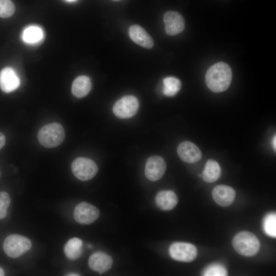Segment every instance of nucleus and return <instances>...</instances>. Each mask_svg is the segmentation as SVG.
<instances>
[{"mask_svg": "<svg viewBox=\"0 0 276 276\" xmlns=\"http://www.w3.org/2000/svg\"><path fill=\"white\" fill-rule=\"evenodd\" d=\"M112 1H120V0H112Z\"/></svg>", "mask_w": 276, "mask_h": 276, "instance_id": "33", "label": "nucleus"}, {"mask_svg": "<svg viewBox=\"0 0 276 276\" xmlns=\"http://www.w3.org/2000/svg\"><path fill=\"white\" fill-rule=\"evenodd\" d=\"M264 231L268 236L276 237V215L275 213H269L265 216L263 220Z\"/></svg>", "mask_w": 276, "mask_h": 276, "instance_id": "22", "label": "nucleus"}, {"mask_svg": "<svg viewBox=\"0 0 276 276\" xmlns=\"http://www.w3.org/2000/svg\"><path fill=\"white\" fill-rule=\"evenodd\" d=\"M83 252L82 241L77 237L70 239L64 246V252L66 257L71 260L79 259Z\"/></svg>", "mask_w": 276, "mask_h": 276, "instance_id": "18", "label": "nucleus"}, {"mask_svg": "<svg viewBox=\"0 0 276 276\" xmlns=\"http://www.w3.org/2000/svg\"><path fill=\"white\" fill-rule=\"evenodd\" d=\"M163 93L167 96L175 95L181 88L180 81L174 77H168L163 79Z\"/></svg>", "mask_w": 276, "mask_h": 276, "instance_id": "21", "label": "nucleus"}, {"mask_svg": "<svg viewBox=\"0 0 276 276\" xmlns=\"http://www.w3.org/2000/svg\"><path fill=\"white\" fill-rule=\"evenodd\" d=\"M65 1H67V2H72L75 1H76V0H65Z\"/></svg>", "mask_w": 276, "mask_h": 276, "instance_id": "30", "label": "nucleus"}, {"mask_svg": "<svg viewBox=\"0 0 276 276\" xmlns=\"http://www.w3.org/2000/svg\"><path fill=\"white\" fill-rule=\"evenodd\" d=\"M10 204V198L9 194L6 192H0V220L6 216Z\"/></svg>", "mask_w": 276, "mask_h": 276, "instance_id": "25", "label": "nucleus"}, {"mask_svg": "<svg viewBox=\"0 0 276 276\" xmlns=\"http://www.w3.org/2000/svg\"><path fill=\"white\" fill-rule=\"evenodd\" d=\"M166 33L170 36L177 35L185 29V20L177 12L168 11L163 16Z\"/></svg>", "mask_w": 276, "mask_h": 276, "instance_id": "10", "label": "nucleus"}, {"mask_svg": "<svg viewBox=\"0 0 276 276\" xmlns=\"http://www.w3.org/2000/svg\"><path fill=\"white\" fill-rule=\"evenodd\" d=\"M43 32L41 28L31 26L26 28L22 34V39L26 43L35 44L42 40Z\"/></svg>", "mask_w": 276, "mask_h": 276, "instance_id": "20", "label": "nucleus"}, {"mask_svg": "<svg viewBox=\"0 0 276 276\" xmlns=\"http://www.w3.org/2000/svg\"><path fill=\"white\" fill-rule=\"evenodd\" d=\"M65 131L62 126L58 123H52L42 127L38 131L37 137L43 147L53 148L63 141Z\"/></svg>", "mask_w": 276, "mask_h": 276, "instance_id": "3", "label": "nucleus"}, {"mask_svg": "<svg viewBox=\"0 0 276 276\" xmlns=\"http://www.w3.org/2000/svg\"><path fill=\"white\" fill-rule=\"evenodd\" d=\"M6 138L5 135L0 132V149H2L5 145Z\"/></svg>", "mask_w": 276, "mask_h": 276, "instance_id": "26", "label": "nucleus"}, {"mask_svg": "<svg viewBox=\"0 0 276 276\" xmlns=\"http://www.w3.org/2000/svg\"><path fill=\"white\" fill-rule=\"evenodd\" d=\"M212 196L218 204L225 207L230 205L234 202L236 192L230 186L220 185L214 188L212 191Z\"/></svg>", "mask_w": 276, "mask_h": 276, "instance_id": "13", "label": "nucleus"}, {"mask_svg": "<svg viewBox=\"0 0 276 276\" xmlns=\"http://www.w3.org/2000/svg\"><path fill=\"white\" fill-rule=\"evenodd\" d=\"M232 245L236 252L245 257L256 255L260 248V243L258 238L248 231L237 234L233 238Z\"/></svg>", "mask_w": 276, "mask_h": 276, "instance_id": "2", "label": "nucleus"}, {"mask_svg": "<svg viewBox=\"0 0 276 276\" xmlns=\"http://www.w3.org/2000/svg\"><path fill=\"white\" fill-rule=\"evenodd\" d=\"M1 176V170H0V177Z\"/></svg>", "mask_w": 276, "mask_h": 276, "instance_id": "32", "label": "nucleus"}, {"mask_svg": "<svg viewBox=\"0 0 276 276\" xmlns=\"http://www.w3.org/2000/svg\"><path fill=\"white\" fill-rule=\"evenodd\" d=\"M100 212L98 208L87 202L77 204L74 211L75 221L81 224H90L99 217Z\"/></svg>", "mask_w": 276, "mask_h": 276, "instance_id": "8", "label": "nucleus"}, {"mask_svg": "<svg viewBox=\"0 0 276 276\" xmlns=\"http://www.w3.org/2000/svg\"><path fill=\"white\" fill-rule=\"evenodd\" d=\"M177 152L182 161L189 164L198 162L202 156L201 152L199 148L189 141L181 143L177 147Z\"/></svg>", "mask_w": 276, "mask_h": 276, "instance_id": "11", "label": "nucleus"}, {"mask_svg": "<svg viewBox=\"0 0 276 276\" xmlns=\"http://www.w3.org/2000/svg\"><path fill=\"white\" fill-rule=\"evenodd\" d=\"M232 80V71L226 63L219 62L207 71L205 82L210 90L214 93L222 92L229 86Z\"/></svg>", "mask_w": 276, "mask_h": 276, "instance_id": "1", "label": "nucleus"}, {"mask_svg": "<svg viewBox=\"0 0 276 276\" xmlns=\"http://www.w3.org/2000/svg\"><path fill=\"white\" fill-rule=\"evenodd\" d=\"M139 108V102L134 96L127 95L119 99L114 104L112 110L120 119L129 118L134 116Z\"/></svg>", "mask_w": 276, "mask_h": 276, "instance_id": "6", "label": "nucleus"}, {"mask_svg": "<svg viewBox=\"0 0 276 276\" xmlns=\"http://www.w3.org/2000/svg\"><path fill=\"white\" fill-rule=\"evenodd\" d=\"M169 252L173 259L184 262H192L197 256V249L194 245L182 242L172 243Z\"/></svg>", "mask_w": 276, "mask_h": 276, "instance_id": "7", "label": "nucleus"}, {"mask_svg": "<svg viewBox=\"0 0 276 276\" xmlns=\"http://www.w3.org/2000/svg\"><path fill=\"white\" fill-rule=\"evenodd\" d=\"M87 247H88L89 248H91L92 247L91 245H90V244L88 245Z\"/></svg>", "mask_w": 276, "mask_h": 276, "instance_id": "31", "label": "nucleus"}, {"mask_svg": "<svg viewBox=\"0 0 276 276\" xmlns=\"http://www.w3.org/2000/svg\"><path fill=\"white\" fill-rule=\"evenodd\" d=\"M71 169L74 176L82 181L92 179L98 171V166L94 161L83 157L75 158L72 162Z\"/></svg>", "mask_w": 276, "mask_h": 276, "instance_id": "5", "label": "nucleus"}, {"mask_svg": "<svg viewBox=\"0 0 276 276\" xmlns=\"http://www.w3.org/2000/svg\"><path fill=\"white\" fill-rule=\"evenodd\" d=\"M166 170V164L164 158L158 155H153L146 161L145 174L147 179L155 181L163 177Z\"/></svg>", "mask_w": 276, "mask_h": 276, "instance_id": "9", "label": "nucleus"}, {"mask_svg": "<svg viewBox=\"0 0 276 276\" xmlns=\"http://www.w3.org/2000/svg\"><path fill=\"white\" fill-rule=\"evenodd\" d=\"M275 140H276V137H275V135H274V136L273 137V140H272V145H273V149L275 150V148H276Z\"/></svg>", "mask_w": 276, "mask_h": 276, "instance_id": "27", "label": "nucleus"}, {"mask_svg": "<svg viewBox=\"0 0 276 276\" xmlns=\"http://www.w3.org/2000/svg\"><path fill=\"white\" fill-rule=\"evenodd\" d=\"M14 12L15 6L11 0H0V17H9Z\"/></svg>", "mask_w": 276, "mask_h": 276, "instance_id": "24", "label": "nucleus"}, {"mask_svg": "<svg viewBox=\"0 0 276 276\" xmlns=\"http://www.w3.org/2000/svg\"><path fill=\"white\" fill-rule=\"evenodd\" d=\"M32 247L31 240L18 234H11L6 238L3 243L5 254L12 258H17L29 251Z\"/></svg>", "mask_w": 276, "mask_h": 276, "instance_id": "4", "label": "nucleus"}, {"mask_svg": "<svg viewBox=\"0 0 276 276\" xmlns=\"http://www.w3.org/2000/svg\"><path fill=\"white\" fill-rule=\"evenodd\" d=\"M5 275V271L2 268L0 267V276Z\"/></svg>", "mask_w": 276, "mask_h": 276, "instance_id": "28", "label": "nucleus"}, {"mask_svg": "<svg viewBox=\"0 0 276 276\" xmlns=\"http://www.w3.org/2000/svg\"><path fill=\"white\" fill-rule=\"evenodd\" d=\"M20 80L15 71L11 67L3 68L0 73V87L5 93H10L19 86Z\"/></svg>", "mask_w": 276, "mask_h": 276, "instance_id": "14", "label": "nucleus"}, {"mask_svg": "<svg viewBox=\"0 0 276 276\" xmlns=\"http://www.w3.org/2000/svg\"><path fill=\"white\" fill-rule=\"evenodd\" d=\"M226 268L221 264L215 263L207 267L203 272L205 276H225L227 275Z\"/></svg>", "mask_w": 276, "mask_h": 276, "instance_id": "23", "label": "nucleus"}, {"mask_svg": "<svg viewBox=\"0 0 276 276\" xmlns=\"http://www.w3.org/2000/svg\"><path fill=\"white\" fill-rule=\"evenodd\" d=\"M221 173V168L218 162L213 159H209L205 165L202 177L205 182L212 183L219 179Z\"/></svg>", "mask_w": 276, "mask_h": 276, "instance_id": "19", "label": "nucleus"}, {"mask_svg": "<svg viewBox=\"0 0 276 276\" xmlns=\"http://www.w3.org/2000/svg\"><path fill=\"white\" fill-rule=\"evenodd\" d=\"M176 194L171 190H164L159 192L155 196L157 206L164 211L172 210L178 203Z\"/></svg>", "mask_w": 276, "mask_h": 276, "instance_id": "16", "label": "nucleus"}, {"mask_svg": "<svg viewBox=\"0 0 276 276\" xmlns=\"http://www.w3.org/2000/svg\"><path fill=\"white\" fill-rule=\"evenodd\" d=\"M128 32L131 40L140 46L148 49L153 47L154 42L152 38L141 26L132 25L130 27Z\"/></svg>", "mask_w": 276, "mask_h": 276, "instance_id": "15", "label": "nucleus"}, {"mask_svg": "<svg viewBox=\"0 0 276 276\" xmlns=\"http://www.w3.org/2000/svg\"><path fill=\"white\" fill-rule=\"evenodd\" d=\"M67 275H70V276H76V275H79V274H78V273H68L67 274Z\"/></svg>", "mask_w": 276, "mask_h": 276, "instance_id": "29", "label": "nucleus"}, {"mask_svg": "<svg viewBox=\"0 0 276 276\" xmlns=\"http://www.w3.org/2000/svg\"><path fill=\"white\" fill-rule=\"evenodd\" d=\"M88 263L91 270L102 274L110 269L113 261L111 257L106 253L97 251L89 257Z\"/></svg>", "mask_w": 276, "mask_h": 276, "instance_id": "12", "label": "nucleus"}, {"mask_svg": "<svg viewBox=\"0 0 276 276\" xmlns=\"http://www.w3.org/2000/svg\"><path fill=\"white\" fill-rule=\"evenodd\" d=\"M91 82L86 76H80L73 82L72 93L77 98H81L86 96L91 89Z\"/></svg>", "mask_w": 276, "mask_h": 276, "instance_id": "17", "label": "nucleus"}]
</instances>
